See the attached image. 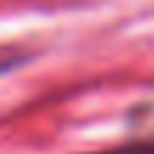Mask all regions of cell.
<instances>
[{"instance_id":"obj_1","label":"cell","mask_w":154,"mask_h":154,"mask_svg":"<svg viewBox=\"0 0 154 154\" xmlns=\"http://www.w3.org/2000/svg\"><path fill=\"white\" fill-rule=\"evenodd\" d=\"M91 154H154V140L128 143V146H117V149H106V151H91Z\"/></svg>"}]
</instances>
